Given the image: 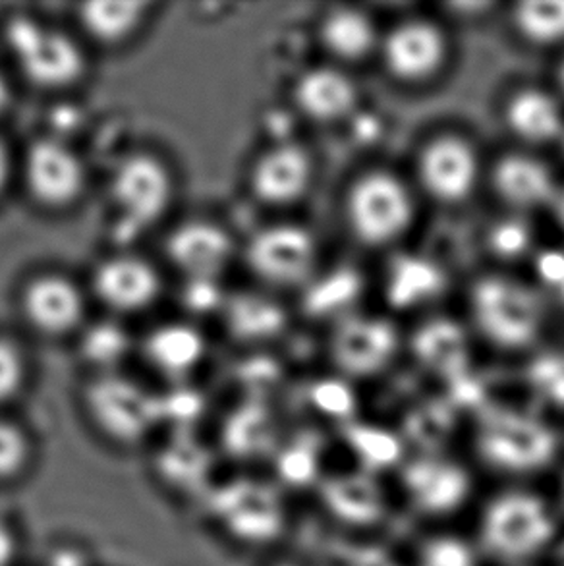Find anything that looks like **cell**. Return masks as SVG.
I'll use <instances>...</instances> for the list:
<instances>
[{"label":"cell","mask_w":564,"mask_h":566,"mask_svg":"<svg viewBox=\"0 0 564 566\" xmlns=\"http://www.w3.org/2000/svg\"><path fill=\"white\" fill-rule=\"evenodd\" d=\"M553 536L555 518L550 506L524 491L493 499L481 521L483 544L497 559H528L547 547Z\"/></svg>","instance_id":"6da1fadb"},{"label":"cell","mask_w":564,"mask_h":566,"mask_svg":"<svg viewBox=\"0 0 564 566\" xmlns=\"http://www.w3.org/2000/svg\"><path fill=\"white\" fill-rule=\"evenodd\" d=\"M473 315L483 335L504 348L534 340L542 325V304L524 284L509 279H483L472 294Z\"/></svg>","instance_id":"7a4b0ae2"},{"label":"cell","mask_w":564,"mask_h":566,"mask_svg":"<svg viewBox=\"0 0 564 566\" xmlns=\"http://www.w3.org/2000/svg\"><path fill=\"white\" fill-rule=\"evenodd\" d=\"M348 219L362 242L389 244L412 221V199L400 180L387 172H374L351 191Z\"/></svg>","instance_id":"3957f363"},{"label":"cell","mask_w":564,"mask_h":566,"mask_svg":"<svg viewBox=\"0 0 564 566\" xmlns=\"http://www.w3.org/2000/svg\"><path fill=\"white\" fill-rule=\"evenodd\" d=\"M8 45L28 80L41 87H62L84 72V56L66 35L46 30L28 18L8 25Z\"/></svg>","instance_id":"277c9868"},{"label":"cell","mask_w":564,"mask_h":566,"mask_svg":"<svg viewBox=\"0 0 564 566\" xmlns=\"http://www.w3.org/2000/svg\"><path fill=\"white\" fill-rule=\"evenodd\" d=\"M483 457L504 470H534L553 457L555 437L540 421L511 412L485 418L480 431Z\"/></svg>","instance_id":"5b68a950"},{"label":"cell","mask_w":564,"mask_h":566,"mask_svg":"<svg viewBox=\"0 0 564 566\" xmlns=\"http://www.w3.org/2000/svg\"><path fill=\"white\" fill-rule=\"evenodd\" d=\"M113 199L132 227H147L165 213L170 199V178L157 159L134 155L116 169Z\"/></svg>","instance_id":"8992f818"},{"label":"cell","mask_w":564,"mask_h":566,"mask_svg":"<svg viewBox=\"0 0 564 566\" xmlns=\"http://www.w3.org/2000/svg\"><path fill=\"white\" fill-rule=\"evenodd\" d=\"M25 180L43 206L64 207L84 191L85 169L80 157L59 139H39L28 151Z\"/></svg>","instance_id":"52a82bcc"},{"label":"cell","mask_w":564,"mask_h":566,"mask_svg":"<svg viewBox=\"0 0 564 566\" xmlns=\"http://www.w3.org/2000/svg\"><path fill=\"white\" fill-rule=\"evenodd\" d=\"M253 271L273 284H294L310 275L315 261L313 238L297 227H273L248 248Z\"/></svg>","instance_id":"ba28073f"},{"label":"cell","mask_w":564,"mask_h":566,"mask_svg":"<svg viewBox=\"0 0 564 566\" xmlns=\"http://www.w3.org/2000/svg\"><path fill=\"white\" fill-rule=\"evenodd\" d=\"M397 331L377 317H351L336 329L333 356L336 366L351 376L375 374L397 350Z\"/></svg>","instance_id":"9c48e42d"},{"label":"cell","mask_w":564,"mask_h":566,"mask_svg":"<svg viewBox=\"0 0 564 566\" xmlns=\"http://www.w3.org/2000/svg\"><path fill=\"white\" fill-rule=\"evenodd\" d=\"M421 182L441 201L464 199L478 178L472 147L458 138H439L427 147L420 161Z\"/></svg>","instance_id":"30bf717a"},{"label":"cell","mask_w":564,"mask_h":566,"mask_svg":"<svg viewBox=\"0 0 564 566\" xmlns=\"http://www.w3.org/2000/svg\"><path fill=\"white\" fill-rule=\"evenodd\" d=\"M405 485L421 511L452 513L468 499L470 475L466 474L464 468L449 460H416L406 468Z\"/></svg>","instance_id":"8fae6325"},{"label":"cell","mask_w":564,"mask_h":566,"mask_svg":"<svg viewBox=\"0 0 564 566\" xmlns=\"http://www.w3.org/2000/svg\"><path fill=\"white\" fill-rule=\"evenodd\" d=\"M23 312L35 329L45 335H64L84 317V298L62 276H41L23 294Z\"/></svg>","instance_id":"7c38bea8"},{"label":"cell","mask_w":564,"mask_h":566,"mask_svg":"<svg viewBox=\"0 0 564 566\" xmlns=\"http://www.w3.org/2000/svg\"><path fill=\"white\" fill-rule=\"evenodd\" d=\"M383 51L395 76L421 80L441 66L445 39L431 23L408 22L390 31Z\"/></svg>","instance_id":"4fadbf2b"},{"label":"cell","mask_w":564,"mask_h":566,"mask_svg":"<svg viewBox=\"0 0 564 566\" xmlns=\"http://www.w3.org/2000/svg\"><path fill=\"white\" fill-rule=\"evenodd\" d=\"M168 253L194 281H213L229 265L232 244L221 229L191 222L170 237Z\"/></svg>","instance_id":"5bb4252c"},{"label":"cell","mask_w":564,"mask_h":566,"mask_svg":"<svg viewBox=\"0 0 564 566\" xmlns=\"http://www.w3.org/2000/svg\"><path fill=\"white\" fill-rule=\"evenodd\" d=\"M100 298L118 312H138L159 294V276L145 261L115 258L101 265L95 275Z\"/></svg>","instance_id":"9a60e30c"},{"label":"cell","mask_w":564,"mask_h":566,"mask_svg":"<svg viewBox=\"0 0 564 566\" xmlns=\"http://www.w3.org/2000/svg\"><path fill=\"white\" fill-rule=\"evenodd\" d=\"M310 159L300 147H276L263 155L255 165L253 191L265 203H290L304 193L310 182Z\"/></svg>","instance_id":"2e32d148"},{"label":"cell","mask_w":564,"mask_h":566,"mask_svg":"<svg viewBox=\"0 0 564 566\" xmlns=\"http://www.w3.org/2000/svg\"><path fill=\"white\" fill-rule=\"evenodd\" d=\"M356 90L351 80L331 69L312 70L296 85L297 107L315 120H335L351 113Z\"/></svg>","instance_id":"e0dca14e"},{"label":"cell","mask_w":564,"mask_h":566,"mask_svg":"<svg viewBox=\"0 0 564 566\" xmlns=\"http://www.w3.org/2000/svg\"><path fill=\"white\" fill-rule=\"evenodd\" d=\"M95 412L116 436L136 437L153 418V406L142 390L128 382H101L93 397Z\"/></svg>","instance_id":"ac0fdd59"},{"label":"cell","mask_w":564,"mask_h":566,"mask_svg":"<svg viewBox=\"0 0 564 566\" xmlns=\"http://www.w3.org/2000/svg\"><path fill=\"white\" fill-rule=\"evenodd\" d=\"M553 186L550 170L530 157H506L497 165V191L512 206H542L553 198Z\"/></svg>","instance_id":"d6986e66"},{"label":"cell","mask_w":564,"mask_h":566,"mask_svg":"<svg viewBox=\"0 0 564 566\" xmlns=\"http://www.w3.org/2000/svg\"><path fill=\"white\" fill-rule=\"evenodd\" d=\"M506 118L512 130L528 142H550L564 132L557 103L543 92H520L509 103Z\"/></svg>","instance_id":"ffe728a7"},{"label":"cell","mask_w":564,"mask_h":566,"mask_svg":"<svg viewBox=\"0 0 564 566\" xmlns=\"http://www.w3.org/2000/svg\"><path fill=\"white\" fill-rule=\"evenodd\" d=\"M414 350L427 368L441 374L460 376L466 366V337L457 323H427L426 327L416 335Z\"/></svg>","instance_id":"44dd1931"},{"label":"cell","mask_w":564,"mask_h":566,"mask_svg":"<svg viewBox=\"0 0 564 566\" xmlns=\"http://www.w3.org/2000/svg\"><path fill=\"white\" fill-rule=\"evenodd\" d=\"M145 2H126V0H97L82 7L80 20L85 31L101 43H121L138 30L144 20Z\"/></svg>","instance_id":"7402d4cb"},{"label":"cell","mask_w":564,"mask_h":566,"mask_svg":"<svg viewBox=\"0 0 564 566\" xmlns=\"http://www.w3.org/2000/svg\"><path fill=\"white\" fill-rule=\"evenodd\" d=\"M323 41L341 59H362L375 45V28L358 10H336L323 23Z\"/></svg>","instance_id":"603a6c76"},{"label":"cell","mask_w":564,"mask_h":566,"mask_svg":"<svg viewBox=\"0 0 564 566\" xmlns=\"http://www.w3.org/2000/svg\"><path fill=\"white\" fill-rule=\"evenodd\" d=\"M147 354L155 366L167 374H184L196 368L201 354L203 340L196 331L182 325H170L157 331L147 345Z\"/></svg>","instance_id":"cb8c5ba5"},{"label":"cell","mask_w":564,"mask_h":566,"mask_svg":"<svg viewBox=\"0 0 564 566\" xmlns=\"http://www.w3.org/2000/svg\"><path fill=\"white\" fill-rule=\"evenodd\" d=\"M442 275L434 263L418 258H400L390 271L389 300L397 307L420 304L441 291Z\"/></svg>","instance_id":"d4e9b609"},{"label":"cell","mask_w":564,"mask_h":566,"mask_svg":"<svg viewBox=\"0 0 564 566\" xmlns=\"http://www.w3.org/2000/svg\"><path fill=\"white\" fill-rule=\"evenodd\" d=\"M519 30L535 43L564 39V0H528L516 7Z\"/></svg>","instance_id":"484cf974"},{"label":"cell","mask_w":564,"mask_h":566,"mask_svg":"<svg viewBox=\"0 0 564 566\" xmlns=\"http://www.w3.org/2000/svg\"><path fill=\"white\" fill-rule=\"evenodd\" d=\"M232 327L240 337L265 338L275 335L284 325L281 307L268 300L242 298L232 306Z\"/></svg>","instance_id":"4316f807"},{"label":"cell","mask_w":564,"mask_h":566,"mask_svg":"<svg viewBox=\"0 0 564 566\" xmlns=\"http://www.w3.org/2000/svg\"><path fill=\"white\" fill-rule=\"evenodd\" d=\"M420 566H478L472 545L455 536L429 539L420 553Z\"/></svg>","instance_id":"83f0119b"},{"label":"cell","mask_w":564,"mask_h":566,"mask_svg":"<svg viewBox=\"0 0 564 566\" xmlns=\"http://www.w3.org/2000/svg\"><path fill=\"white\" fill-rule=\"evenodd\" d=\"M535 389L550 398L553 405L564 406V358L563 356H545L535 361L532 368Z\"/></svg>","instance_id":"f1b7e54d"},{"label":"cell","mask_w":564,"mask_h":566,"mask_svg":"<svg viewBox=\"0 0 564 566\" xmlns=\"http://www.w3.org/2000/svg\"><path fill=\"white\" fill-rule=\"evenodd\" d=\"M358 276L352 273H341V275L328 276L327 283L323 284L315 292V307L320 312H331L333 307H341L358 294Z\"/></svg>","instance_id":"f546056e"},{"label":"cell","mask_w":564,"mask_h":566,"mask_svg":"<svg viewBox=\"0 0 564 566\" xmlns=\"http://www.w3.org/2000/svg\"><path fill=\"white\" fill-rule=\"evenodd\" d=\"M28 459V443L20 429L0 421V478L14 475Z\"/></svg>","instance_id":"4dcf8cb0"},{"label":"cell","mask_w":564,"mask_h":566,"mask_svg":"<svg viewBox=\"0 0 564 566\" xmlns=\"http://www.w3.org/2000/svg\"><path fill=\"white\" fill-rule=\"evenodd\" d=\"M530 245V230L520 221H504L491 232V248L503 258H514L526 252Z\"/></svg>","instance_id":"1f68e13d"},{"label":"cell","mask_w":564,"mask_h":566,"mask_svg":"<svg viewBox=\"0 0 564 566\" xmlns=\"http://www.w3.org/2000/svg\"><path fill=\"white\" fill-rule=\"evenodd\" d=\"M23 360L14 346L0 340V402L14 397L23 382Z\"/></svg>","instance_id":"d6a6232c"},{"label":"cell","mask_w":564,"mask_h":566,"mask_svg":"<svg viewBox=\"0 0 564 566\" xmlns=\"http://www.w3.org/2000/svg\"><path fill=\"white\" fill-rule=\"evenodd\" d=\"M352 443L358 447L367 459L387 460L397 452V441L379 429L356 428L352 429Z\"/></svg>","instance_id":"836d02e7"},{"label":"cell","mask_w":564,"mask_h":566,"mask_svg":"<svg viewBox=\"0 0 564 566\" xmlns=\"http://www.w3.org/2000/svg\"><path fill=\"white\" fill-rule=\"evenodd\" d=\"M313 400L320 406L321 410L335 416H344L352 410L354 397L351 389L341 381H323L315 385L313 390Z\"/></svg>","instance_id":"e575fe53"},{"label":"cell","mask_w":564,"mask_h":566,"mask_svg":"<svg viewBox=\"0 0 564 566\" xmlns=\"http://www.w3.org/2000/svg\"><path fill=\"white\" fill-rule=\"evenodd\" d=\"M124 350V337L121 331L100 329L93 333L90 338V356L93 360L108 361L115 360L116 356H121Z\"/></svg>","instance_id":"d590c367"},{"label":"cell","mask_w":564,"mask_h":566,"mask_svg":"<svg viewBox=\"0 0 564 566\" xmlns=\"http://www.w3.org/2000/svg\"><path fill=\"white\" fill-rule=\"evenodd\" d=\"M540 273L550 283L564 284V255L561 253H545L540 261Z\"/></svg>","instance_id":"8d00e7d4"},{"label":"cell","mask_w":564,"mask_h":566,"mask_svg":"<svg viewBox=\"0 0 564 566\" xmlns=\"http://www.w3.org/2000/svg\"><path fill=\"white\" fill-rule=\"evenodd\" d=\"M14 557V537L4 524H0V566H8Z\"/></svg>","instance_id":"74e56055"},{"label":"cell","mask_w":564,"mask_h":566,"mask_svg":"<svg viewBox=\"0 0 564 566\" xmlns=\"http://www.w3.org/2000/svg\"><path fill=\"white\" fill-rule=\"evenodd\" d=\"M356 132H358L359 138L372 139L377 136L379 124L375 123L374 118L364 116V118H359L358 123H356Z\"/></svg>","instance_id":"f35d334b"},{"label":"cell","mask_w":564,"mask_h":566,"mask_svg":"<svg viewBox=\"0 0 564 566\" xmlns=\"http://www.w3.org/2000/svg\"><path fill=\"white\" fill-rule=\"evenodd\" d=\"M10 175V159H8L7 147L0 142V191L4 190Z\"/></svg>","instance_id":"ab89813d"},{"label":"cell","mask_w":564,"mask_h":566,"mask_svg":"<svg viewBox=\"0 0 564 566\" xmlns=\"http://www.w3.org/2000/svg\"><path fill=\"white\" fill-rule=\"evenodd\" d=\"M8 105H10V90L4 77L0 76V116L7 113Z\"/></svg>","instance_id":"60d3db41"},{"label":"cell","mask_w":564,"mask_h":566,"mask_svg":"<svg viewBox=\"0 0 564 566\" xmlns=\"http://www.w3.org/2000/svg\"><path fill=\"white\" fill-rule=\"evenodd\" d=\"M557 213H558V221L563 222V227H564V191L557 198Z\"/></svg>","instance_id":"b9f144b4"},{"label":"cell","mask_w":564,"mask_h":566,"mask_svg":"<svg viewBox=\"0 0 564 566\" xmlns=\"http://www.w3.org/2000/svg\"><path fill=\"white\" fill-rule=\"evenodd\" d=\"M561 84H563V87H564V64H563V69H561Z\"/></svg>","instance_id":"7bdbcfd3"},{"label":"cell","mask_w":564,"mask_h":566,"mask_svg":"<svg viewBox=\"0 0 564 566\" xmlns=\"http://www.w3.org/2000/svg\"><path fill=\"white\" fill-rule=\"evenodd\" d=\"M563 286H564V284H563Z\"/></svg>","instance_id":"ee69618b"}]
</instances>
